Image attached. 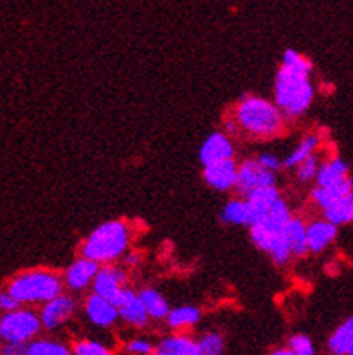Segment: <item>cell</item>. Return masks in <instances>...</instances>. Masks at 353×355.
<instances>
[{"mask_svg": "<svg viewBox=\"0 0 353 355\" xmlns=\"http://www.w3.org/2000/svg\"><path fill=\"white\" fill-rule=\"evenodd\" d=\"M234 121L238 128L252 137L267 139L274 137L283 128V114L274 103L258 96H246L236 105Z\"/></svg>", "mask_w": 353, "mask_h": 355, "instance_id": "obj_1", "label": "cell"}, {"mask_svg": "<svg viewBox=\"0 0 353 355\" xmlns=\"http://www.w3.org/2000/svg\"><path fill=\"white\" fill-rule=\"evenodd\" d=\"M310 74L279 67L276 74V107L286 117H300L309 110L313 99V85L310 83Z\"/></svg>", "mask_w": 353, "mask_h": 355, "instance_id": "obj_2", "label": "cell"}, {"mask_svg": "<svg viewBox=\"0 0 353 355\" xmlns=\"http://www.w3.org/2000/svg\"><path fill=\"white\" fill-rule=\"evenodd\" d=\"M130 242L128 225L121 220L105 222L83 243V258L96 263H110L125 254Z\"/></svg>", "mask_w": 353, "mask_h": 355, "instance_id": "obj_3", "label": "cell"}, {"mask_svg": "<svg viewBox=\"0 0 353 355\" xmlns=\"http://www.w3.org/2000/svg\"><path fill=\"white\" fill-rule=\"evenodd\" d=\"M63 282L51 270H27L15 276L8 287V293L22 303H45L62 294Z\"/></svg>", "mask_w": 353, "mask_h": 355, "instance_id": "obj_4", "label": "cell"}, {"mask_svg": "<svg viewBox=\"0 0 353 355\" xmlns=\"http://www.w3.org/2000/svg\"><path fill=\"white\" fill-rule=\"evenodd\" d=\"M40 329V318L33 311L15 309L0 315V339L4 343L31 341Z\"/></svg>", "mask_w": 353, "mask_h": 355, "instance_id": "obj_5", "label": "cell"}, {"mask_svg": "<svg viewBox=\"0 0 353 355\" xmlns=\"http://www.w3.org/2000/svg\"><path fill=\"white\" fill-rule=\"evenodd\" d=\"M270 186H276V173L258 164L256 159L246 161L241 166H238L236 182H234L238 193L247 195L252 189L270 188Z\"/></svg>", "mask_w": 353, "mask_h": 355, "instance_id": "obj_6", "label": "cell"}, {"mask_svg": "<svg viewBox=\"0 0 353 355\" xmlns=\"http://www.w3.org/2000/svg\"><path fill=\"white\" fill-rule=\"evenodd\" d=\"M112 303L117 309L119 318H123L132 327H144L148 323L146 309H144L139 294H135L132 288H121L117 296L112 300Z\"/></svg>", "mask_w": 353, "mask_h": 355, "instance_id": "obj_7", "label": "cell"}, {"mask_svg": "<svg viewBox=\"0 0 353 355\" xmlns=\"http://www.w3.org/2000/svg\"><path fill=\"white\" fill-rule=\"evenodd\" d=\"M74 311H76V302L71 296L58 294L56 297L44 303L42 314L38 318H40L42 327H45L47 330H54L62 327L74 314Z\"/></svg>", "mask_w": 353, "mask_h": 355, "instance_id": "obj_8", "label": "cell"}, {"mask_svg": "<svg viewBox=\"0 0 353 355\" xmlns=\"http://www.w3.org/2000/svg\"><path fill=\"white\" fill-rule=\"evenodd\" d=\"M125 270L119 269V267L107 266L98 270V275H96L94 282H92V288H94L96 296L105 297L108 302H112L121 288L125 287Z\"/></svg>", "mask_w": 353, "mask_h": 355, "instance_id": "obj_9", "label": "cell"}, {"mask_svg": "<svg viewBox=\"0 0 353 355\" xmlns=\"http://www.w3.org/2000/svg\"><path fill=\"white\" fill-rule=\"evenodd\" d=\"M236 171L238 166L233 159H225V161L213 162L204 166V179L213 189L218 191H229L234 188L236 182Z\"/></svg>", "mask_w": 353, "mask_h": 355, "instance_id": "obj_10", "label": "cell"}, {"mask_svg": "<svg viewBox=\"0 0 353 355\" xmlns=\"http://www.w3.org/2000/svg\"><path fill=\"white\" fill-rule=\"evenodd\" d=\"M234 146L225 134L215 132L211 134L200 148V162L204 166L213 164V162L225 161V159H233Z\"/></svg>", "mask_w": 353, "mask_h": 355, "instance_id": "obj_11", "label": "cell"}, {"mask_svg": "<svg viewBox=\"0 0 353 355\" xmlns=\"http://www.w3.org/2000/svg\"><path fill=\"white\" fill-rule=\"evenodd\" d=\"M279 198V191H277L276 186H270V188H258L252 189L246 195L247 207L250 211V224H256V222L264 220V216L267 215L268 209L273 207V204Z\"/></svg>", "mask_w": 353, "mask_h": 355, "instance_id": "obj_12", "label": "cell"}, {"mask_svg": "<svg viewBox=\"0 0 353 355\" xmlns=\"http://www.w3.org/2000/svg\"><path fill=\"white\" fill-rule=\"evenodd\" d=\"M98 270L99 263L87 260V258H81V260L74 261L72 266H69L67 272H65V284L72 291H83L89 285H92Z\"/></svg>", "mask_w": 353, "mask_h": 355, "instance_id": "obj_13", "label": "cell"}, {"mask_svg": "<svg viewBox=\"0 0 353 355\" xmlns=\"http://www.w3.org/2000/svg\"><path fill=\"white\" fill-rule=\"evenodd\" d=\"M85 312L89 315V320L94 324H98V327H112L117 321V318H119L114 303L105 300V297L96 296V294L87 297Z\"/></svg>", "mask_w": 353, "mask_h": 355, "instance_id": "obj_14", "label": "cell"}, {"mask_svg": "<svg viewBox=\"0 0 353 355\" xmlns=\"http://www.w3.org/2000/svg\"><path fill=\"white\" fill-rule=\"evenodd\" d=\"M337 236V225L328 220H316L307 225V248L312 252H322Z\"/></svg>", "mask_w": 353, "mask_h": 355, "instance_id": "obj_15", "label": "cell"}, {"mask_svg": "<svg viewBox=\"0 0 353 355\" xmlns=\"http://www.w3.org/2000/svg\"><path fill=\"white\" fill-rule=\"evenodd\" d=\"M283 234H285L291 257H304L309 252V248H307V225L301 218L291 216L285 224Z\"/></svg>", "mask_w": 353, "mask_h": 355, "instance_id": "obj_16", "label": "cell"}, {"mask_svg": "<svg viewBox=\"0 0 353 355\" xmlns=\"http://www.w3.org/2000/svg\"><path fill=\"white\" fill-rule=\"evenodd\" d=\"M350 193H352V180L346 179L343 182H339V184L334 186H318L312 191V198L313 202L325 209V207H328L330 204H334L336 200H339V198L346 197Z\"/></svg>", "mask_w": 353, "mask_h": 355, "instance_id": "obj_17", "label": "cell"}, {"mask_svg": "<svg viewBox=\"0 0 353 355\" xmlns=\"http://www.w3.org/2000/svg\"><path fill=\"white\" fill-rule=\"evenodd\" d=\"M155 355H198V347L193 339L171 336L157 345Z\"/></svg>", "mask_w": 353, "mask_h": 355, "instance_id": "obj_18", "label": "cell"}, {"mask_svg": "<svg viewBox=\"0 0 353 355\" xmlns=\"http://www.w3.org/2000/svg\"><path fill=\"white\" fill-rule=\"evenodd\" d=\"M348 164L343 159H332L318 170V186H334L348 179Z\"/></svg>", "mask_w": 353, "mask_h": 355, "instance_id": "obj_19", "label": "cell"}, {"mask_svg": "<svg viewBox=\"0 0 353 355\" xmlns=\"http://www.w3.org/2000/svg\"><path fill=\"white\" fill-rule=\"evenodd\" d=\"M353 218V193L339 198L328 207H325V220H328L334 225L350 224Z\"/></svg>", "mask_w": 353, "mask_h": 355, "instance_id": "obj_20", "label": "cell"}, {"mask_svg": "<svg viewBox=\"0 0 353 355\" xmlns=\"http://www.w3.org/2000/svg\"><path fill=\"white\" fill-rule=\"evenodd\" d=\"M139 297H141V302H143L144 309H146L148 318L164 320L166 315H168V312H170L168 302H166L164 296H162L159 291H155V288H143L141 294H139Z\"/></svg>", "mask_w": 353, "mask_h": 355, "instance_id": "obj_21", "label": "cell"}, {"mask_svg": "<svg viewBox=\"0 0 353 355\" xmlns=\"http://www.w3.org/2000/svg\"><path fill=\"white\" fill-rule=\"evenodd\" d=\"M330 350L334 355H352L353 352V320L350 318L348 321L341 324L339 329L334 332L328 343Z\"/></svg>", "mask_w": 353, "mask_h": 355, "instance_id": "obj_22", "label": "cell"}, {"mask_svg": "<svg viewBox=\"0 0 353 355\" xmlns=\"http://www.w3.org/2000/svg\"><path fill=\"white\" fill-rule=\"evenodd\" d=\"M222 222L231 225H250V211L243 198H233L222 209Z\"/></svg>", "mask_w": 353, "mask_h": 355, "instance_id": "obj_23", "label": "cell"}, {"mask_svg": "<svg viewBox=\"0 0 353 355\" xmlns=\"http://www.w3.org/2000/svg\"><path fill=\"white\" fill-rule=\"evenodd\" d=\"M319 143H321V137H319V135H304L303 139L300 141V144L292 150L291 155L282 162V166L295 168L300 162H303L304 159L310 157L313 153V150H318Z\"/></svg>", "mask_w": 353, "mask_h": 355, "instance_id": "obj_24", "label": "cell"}, {"mask_svg": "<svg viewBox=\"0 0 353 355\" xmlns=\"http://www.w3.org/2000/svg\"><path fill=\"white\" fill-rule=\"evenodd\" d=\"M166 320H168L170 327H173V329L193 327V324L198 323V320H200V311H198L197 306L184 305L168 312Z\"/></svg>", "mask_w": 353, "mask_h": 355, "instance_id": "obj_25", "label": "cell"}, {"mask_svg": "<svg viewBox=\"0 0 353 355\" xmlns=\"http://www.w3.org/2000/svg\"><path fill=\"white\" fill-rule=\"evenodd\" d=\"M26 355H71L69 348L56 341H33L27 345Z\"/></svg>", "mask_w": 353, "mask_h": 355, "instance_id": "obj_26", "label": "cell"}, {"mask_svg": "<svg viewBox=\"0 0 353 355\" xmlns=\"http://www.w3.org/2000/svg\"><path fill=\"white\" fill-rule=\"evenodd\" d=\"M198 355H222L224 354V339L216 332L206 334L197 343Z\"/></svg>", "mask_w": 353, "mask_h": 355, "instance_id": "obj_27", "label": "cell"}, {"mask_svg": "<svg viewBox=\"0 0 353 355\" xmlns=\"http://www.w3.org/2000/svg\"><path fill=\"white\" fill-rule=\"evenodd\" d=\"M282 65L286 69H291V71L301 72V74H310V71H312V63H310V60H307L303 54H300L294 49H289L283 54Z\"/></svg>", "mask_w": 353, "mask_h": 355, "instance_id": "obj_28", "label": "cell"}, {"mask_svg": "<svg viewBox=\"0 0 353 355\" xmlns=\"http://www.w3.org/2000/svg\"><path fill=\"white\" fill-rule=\"evenodd\" d=\"M298 177H300V180H303V182H309V180L316 179V175H318V170H319V159L316 153H312L310 157L304 159L303 162H300L298 164Z\"/></svg>", "mask_w": 353, "mask_h": 355, "instance_id": "obj_29", "label": "cell"}, {"mask_svg": "<svg viewBox=\"0 0 353 355\" xmlns=\"http://www.w3.org/2000/svg\"><path fill=\"white\" fill-rule=\"evenodd\" d=\"M289 350L292 352V355H316L312 341L307 336H303V334H298V336L291 338Z\"/></svg>", "mask_w": 353, "mask_h": 355, "instance_id": "obj_30", "label": "cell"}, {"mask_svg": "<svg viewBox=\"0 0 353 355\" xmlns=\"http://www.w3.org/2000/svg\"><path fill=\"white\" fill-rule=\"evenodd\" d=\"M74 355H110L103 345L96 341H81L74 348Z\"/></svg>", "mask_w": 353, "mask_h": 355, "instance_id": "obj_31", "label": "cell"}, {"mask_svg": "<svg viewBox=\"0 0 353 355\" xmlns=\"http://www.w3.org/2000/svg\"><path fill=\"white\" fill-rule=\"evenodd\" d=\"M256 162H258V164H261L264 168H267V170L274 171V173H276V171L282 168V161H279V159H277L274 153H261V155H258V157H256Z\"/></svg>", "mask_w": 353, "mask_h": 355, "instance_id": "obj_32", "label": "cell"}, {"mask_svg": "<svg viewBox=\"0 0 353 355\" xmlns=\"http://www.w3.org/2000/svg\"><path fill=\"white\" fill-rule=\"evenodd\" d=\"M126 350H128L130 354H135V355H148V354H152L153 347L148 341H144V339H134L132 343H128Z\"/></svg>", "mask_w": 353, "mask_h": 355, "instance_id": "obj_33", "label": "cell"}, {"mask_svg": "<svg viewBox=\"0 0 353 355\" xmlns=\"http://www.w3.org/2000/svg\"><path fill=\"white\" fill-rule=\"evenodd\" d=\"M15 309H20V303H18L8 291L0 293V312H9L15 311Z\"/></svg>", "mask_w": 353, "mask_h": 355, "instance_id": "obj_34", "label": "cell"}, {"mask_svg": "<svg viewBox=\"0 0 353 355\" xmlns=\"http://www.w3.org/2000/svg\"><path fill=\"white\" fill-rule=\"evenodd\" d=\"M27 343H6L0 355H26Z\"/></svg>", "mask_w": 353, "mask_h": 355, "instance_id": "obj_35", "label": "cell"}, {"mask_svg": "<svg viewBox=\"0 0 353 355\" xmlns=\"http://www.w3.org/2000/svg\"><path fill=\"white\" fill-rule=\"evenodd\" d=\"M139 261V254H128V257H126V263H137Z\"/></svg>", "mask_w": 353, "mask_h": 355, "instance_id": "obj_36", "label": "cell"}, {"mask_svg": "<svg viewBox=\"0 0 353 355\" xmlns=\"http://www.w3.org/2000/svg\"><path fill=\"white\" fill-rule=\"evenodd\" d=\"M273 355H292V352L289 350V348H282V350L273 352Z\"/></svg>", "mask_w": 353, "mask_h": 355, "instance_id": "obj_37", "label": "cell"}]
</instances>
